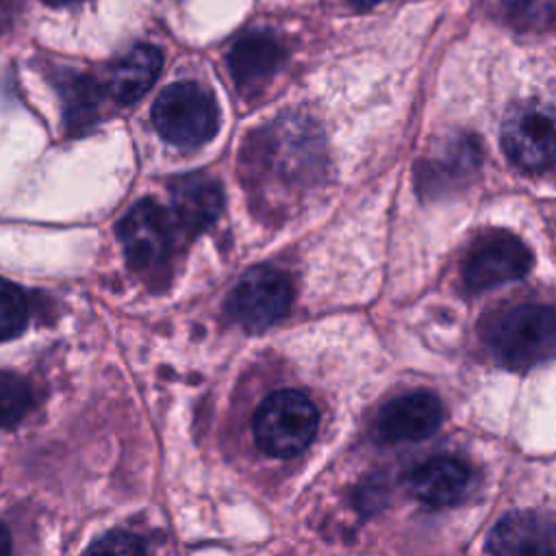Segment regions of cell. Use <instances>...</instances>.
I'll use <instances>...</instances> for the list:
<instances>
[{
    "instance_id": "obj_1",
    "label": "cell",
    "mask_w": 556,
    "mask_h": 556,
    "mask_svg": "<svg viewBox=\"0 0 556 556\" xmlns=\"http://www.w3.org/2000/svg\"><path fill=\"white\" fill-rule=\"evenodd\" d=\"M486 343L508 369H530L556 356V311L543 304H519L489 319Z\"/></svg>"
},
{
    "instance_id": "obj_16",
    "label": "cell",
    "mask_w": 556,
    "mask_h": 556,
    "mask_svg": "<svg viewBox=\"0 0 556 556\" xmlns=\"http://www.w3.org/2000/svg\"><path fill=\"white\" fill-rule=\"evenodd\" d=\"M28 324V304L24 291L0 278V341L17 337Z\"/></svg>"
},
{
    "instance_id": "obj_8",
    "label": "cell",
    "mask_w": 556,
    "mask_h": 556,
    "mask_svg": "<svg viewBox=\"0 0 556 556\" xmlns=\"http://www.w3.org/2000/svg\"><path fill=\"white\" fill-rule=\"evenodd\" d=\"M443 404L434 393L413 391L382 406L376 419V439L380 443H406L430 437L443 421Z\"/></svg>"
},
{
    "instance_id": "obj_12",
    "label": "cell",
    "mask_w": 556,
    "mask_h": 556,
    "mask_svg": "<svg viewBox=\"0 0 556 556\" xmlns=\"http://www.w3.org/2000/svg\"><path fill=\"white\" fill-rule=\"evenodd\" d=\"M282 48L269 33H250L228 52V70L241 91H254L267 83L282 63Z\"/></svg>"
},
{
    "instance_id": "obj_19",
    "label": "cell",
    "mask_w": 556,
    "mask_h": 556,
    "mask_svg": "<svg viewBox=\"0 0 556 556\" xmlns=\"http://www.w3.org/2000/svg\"><path fill=\"white\" fill-rule=\"evenodd\" d=\"M519 20L545 24L556 17V0H502Z\"/></svg>"
},
{
    "instance_id": "obj_7",
    "label": "cell",
    "mask_w": 556,
    "mask_h": 556,
    "mask_svg": "<svg viewBox=\"0 0 556 556\" xmlns=\"http://www.w3.org/2000/svg\"><path fill=\"white\" fill-rule=\"evenodd\" d=\"M532 267V254L515 235H491L480 239L465 265L463 282L469 291H484L502 282L517 280Z\"/></svg>"
},
{
    "instance_id": "obj_11",
    "label": "cell",
    "mask_w": 556,
    "mask_h": 556,
    "mask_svg": "<svg viewBox=\"0 0 556 556\" xmlns=\"http://www.w3.org/2000/svg\"><path fill=\"white\" fill-rule=\"evenodd\" d=\"M471 486V469L454 456H434L421 463L408 478L410 493L430 506L460 502Z\"/></svg>"
},
{
    "instance_id": "obj_18",
    "label": "cell",
    "mask_w": 556,
    "mask_h": 556,
    "mask_svg": "<svg viewBox=\"0 0 556 556\" xmlns=\"http://www.w3.org/2000/svg\"><path fill=\"white\" fill-rule=\"evenodd\" d=\"M83 556H146V547L135 534L115 530L93 541Z\"/></svg>"
},
{
    "instance_id": "obj_4",
    "label": "cell",
    "mask_w": 556,
    "mask_h": 556,
    "mask_svg": "<svg viewBox=\"0 0 556 556\" xmlns=\"http://www.w3.org/2000/svg\"><path fill=\"white\" fill-rule=\"evenodd\" d=\"M293 291L285 274L274 267L248 269L228 295L230 317L250 332L280 321L291 306Z\"/></svg>"
},
{
    "instance_id": "obj_5",
    "label": "cell",
    "mask_w": 556,
    "mask_h": 556,
    "mask_svg": "<svg viewBox=\"0 0 556 556\" xmlns=\"http://www.w3.org/2000/svg\"><path fill=\"white\" fill-rule=\"evenodd\" d=\"M119 241L128 265L139 274H159L174 252V224L154 200L137 202L119 222Z\"/></svg>"
},
{
    "instance_id": "obj_2",
    "label": "cell",
    "mask_w": 556,
    "mask_h": 556,
    "mask_svg": "<svg viewBox=\"0 0 556 556\" xmlns=\"http://www.w3.org/2000/svg\"><path fill=\"white\" fill-rule=\"evenodd\" d=\"M152 124L159 135L180 148H198L213 139L219 113L213 96L198 83H174L152 104Z\"/></svg>"
},
{
    "instance_id": "obj_22",
    "label": "cell",
    "mask_w": 556,
    "mask_h": 556,
    "mask_svg": "<svg viewBox=\"0 0 556 556\" xmlns=\"http://www.w3.org/2000/svg\"><path fill=\"white\" fill-rule=\"evenodd\" d=\"M43 2H48L52 7H61V4H74V2H80V0H43Z\"/></svg>"
},
{
    "instance_id": "obj_14",
    "label": "cell",
    "mask_w": 556,
    "mask_h": 556,
    "mask_svg": "<svg viewBox=\"0 0 556 556\" xmlns=\"http://www.w3.org/2000/svg\"><path fill=\"white\" fill-rule=\"evenodd\" d=\"M480 163V146L471 137H454L441 154L421 167V185H447L469 176Z\"/></svg>"
},
{
    "instance_id": "obj_6",
    "label": "cell",
    "mask_w": 556,
    "mask_h": 556,
    "mask_svg": "<svg viewBox=\"0 0 556 556\" xmlns=\"http://www.w3.org/2000/svg\"><path fill=\"white\" fill-rule=\"evenodd\" d=\"M506 156L528 172H543L556 163V117L539 104H519L502 122Z\"/></svg>"
},
{
    "instance_id": "obj_17",
    "label": "cell",
    "mask_w": 556,
    "mask_h": 556,
    "mask_svg": "<svg viewBox=\"0 0 556 556\" xmlns=\"http://www.w3.org/2000/svg\"><path fill=\"white\" fill-rule=\"evenodd\" d=\"M30 406L33 393L28 384L13 374H0V428L15 426Z\"/></svg>"
},
{
    "instance_id": "obj_13",
    "label": "cell",
    "mask_w": 556,
    "mask_h": 556,
    "mask_svg": "<svg viewBox=\"0 0 556 556\" xmlns=\"http://www.w3.org/2000/svg\"><path fill=\"white\" fill-rule=\"evenodd\" d=\"M163 65V54L150 43L130 48L111 70L109 87L119 104H132L154 85Z\"/></svg>"
},
{
    "instance_id": "obj_15",
    "label": "cell",
    "mask_w": 556,
    "mask_h": 556,
    "mask_svg": "<svg viewBox=\"0 0 556 556\" xmlns=\"http://www.w3.org/2000/svg\"><path fill=\"white\" fill-rule=\"evenodd\" d=\"M59 91L63 93V104H65V119L72 130L89 126L100 106V91L98 85L83 74H61L59 76Z\"/></svg>"
},
{
    "instance_id": "obj_10",
    "label": "cell",
    "mask_w": 556,
    "mask_h": 556,
    "mask_svg": "<svg viewBox=\"0 0 556 556\" xmlns=\"http://www.w3.org/2000/svg\"><path fill=\"white\" fill-rule=\"evenodd\" d=\"M172 208L176 224L185 235H198L215 224L224 206V193L217 180L204 174H189L172 182Z\"/></svg>"
},
{
    "instance_id": "obj_3",
    "label": "cell",
    "mask_w": 556,
    "mask_h": 556,
    "mask_svg": "<svg viewBox=\"0 0 556 556\" xmlns=\"http://www.w3.org/2000/svg\"><path fill=\"white\" fill-rule=\"evenodd\" d=\"M317 408L300 391L282 389L271 393L254 415L256 445L278 458L300 454L317 432Z\"/></svg>"
},
{
    "instance_id": "obj_20",
    "label": "cell",
    "mask_w": 556,
    "mask_h": 556,
    "mask_svg": "<svg viewBox=\"0 0 556 556\" xmlns=\"http://www.w3.org/2000/svg\"><path fill=\"white\" fill-rule=\"evenodd\" d=\"M9 552H11V536L4 523L0 521V556H9Z\"/></svg>"
},
{
    "instance_id": "obj_9",
    "label": "cell",
    "mask_w": 556,
    "mask_h": 556,
    "mask_svg": "<svg viewBox=\"0 0 556 556\" xmlns=\"http://www.w3.org/2000/svg\"><path fill=\"white\" fill-rule=\"evenodd\" d=\"M491 556H556V523L539 513L506 515L489 532Z\"/></svg>"
},
{
    "instance_id": "obj_21",
    "label": "cell",
    "mask_w": 556,
    "mask_h": 556,
    "mask_svg": "<svg viewBox=\"0 0 556 556\" xmlns=\"http://www.w3.org/2000/svg\"><path fill=\"white\" fill-rule=\"evenodd\" d=\"M354 7H358V9H369V7H374V4H378V2H382V0H350Z\"/></svg>"
}]
</instances>
